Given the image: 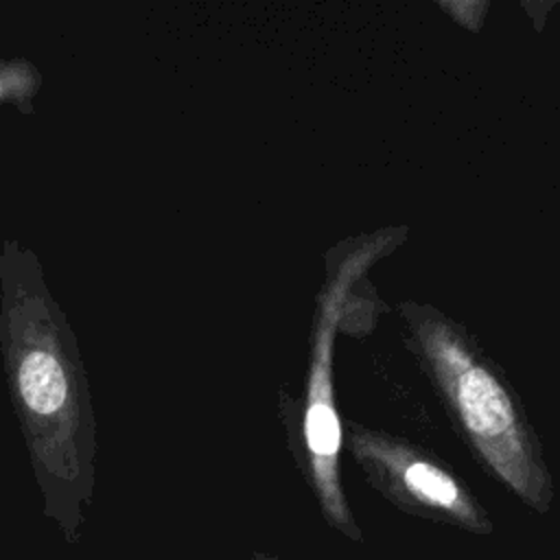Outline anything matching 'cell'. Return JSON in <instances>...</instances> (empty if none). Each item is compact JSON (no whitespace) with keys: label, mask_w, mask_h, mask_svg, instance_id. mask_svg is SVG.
I'll list each match as a JSON object with an SVG mask.
<instances>
[{"label":"cell","mask_w":560,"mask_h":560,"mask_svg":"<svg viewBox=\"0 0 560 560\" xmlns=\"http://www.w3.org/2000/svg\"><path fill=\"white\" fill-rule=\"evenodd\" d=\"M400 311L413 354L468 451L521 503L547 514L553 481L542 446L503 372L444 313L418 302H407Z\"/></svg>","instance_id":"6da1fadb"},{"label":"cell","mask_w":560,"mask_h":560,"mask_svg":"<svg viewBox=\"0 0 560 560\" xmlns=\"http://www.w3.org/2000/svg\"><path fill=\"white\" fill-rule=\"evenodd\" d=\"M252 560H273V558H267V556H262V553H258V556H254Z\"/></svg>","instance_id":"277c9868"},{"label":"cell","mask_w":560,"mask_h":560,"mask_svg":"<svg viewBox=\"0 0 560 560\" xmlns=\"http://www.w3.org/2000/svg\"><path fill=\"white\" fill-rule=\"evenodd\" d=\"M348 446L368 483L400 512L479 536L494 532L475 492L422 446L359 424L350 427Z\"/></svg>","instance_id":"3957f363"},{"label":"cell","mask_w":560,"mask_h":560,"mask_svg":"<svg viewBox=\"0 0 560 560\" xmlns=\"http://www.w3.org/2000/svg\"><path fill=\"white\" fill-rule=\"evenodd\" d=\"M9 376L22 409L24 431L48 512L59 508V525L74 536L81 501L92 490V413L81 365L66 352L63 337L48 313L46 295L18 311L4 306Z\"/></svg>","instance_id":"7a4b0ae2"}]
</instances>
